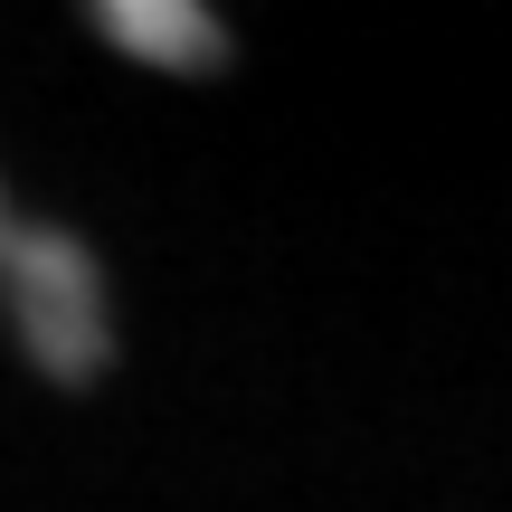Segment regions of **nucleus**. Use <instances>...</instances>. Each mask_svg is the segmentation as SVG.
Masks as SVG:
<instances>
[{
    "label": "nucleus",
    "mask_w": 512,
    "mask_h": 512,
    "mask_svg": "<svg viewBox=\"0 0 512 512\" xmlns=\"http://www.w3.org/2000/svg\"><path fill=\"white\" fill-rule=\"evenodd\" d=\"M0 238H10V209H0Z\"/></svg>",
    "instance_id": "nucleus-3"
},
{
    "label": "nucleus",
    "mask_w": 512,
    "mask_h": 512,
    "mask_svg": "<svg viewBox=\"0 0 512 512\" xmlns=\"http://www.w3.org/2000/svg\"><path fill=\"white\" fill-rule=\"evenodd\" d=\"M0 275L19 304V342L57 389H86L114 361V323H105V275L67 228H10L0 238Z\"/></svg>",
    "instance_id": "nucleus-1"
},
{
    "label": "nucleus",
    "mask_w": 512,
    "mask_h": 512,
    "mask_svg": "<svg viewBox=\"0 0 512 512\" xmlns=\"http://www.w3.org/2000/svg\"><path fill=\"white\" fill-rule=\"evenodd\" d=\"M86 29L114 38L124 57H143V67H171V76H219L228 67V29L200 0H105V10H86Z\"/></svg>",
    "instance_id": "nucleus-2"
}]
</instances>
